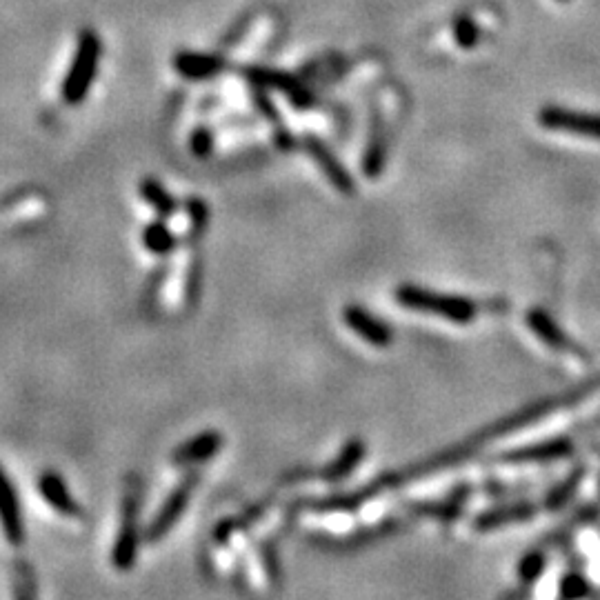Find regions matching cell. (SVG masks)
I'll return each instance as SVG.
<instances>
[{
    "label": "cell",
    "mask_w": 600,
    "mask_h": 600,
    "mask_svg": "<svg viewBox=\"0 0 600 600\" xmlns=\"http://www.w3.org/2000/svg\"><path fill=\"white\" fill-rule=\"evenodd\" d=\"M540 127L552 129V132H565L600 140V114L574 112V109L547 105L538 112Z\"/></svg>",
    "instance_id": "5b68a950"
},
{
    "label": "cell",
    "mask_w": 600,
    "mask_h": 600,
    "mask_svg": "<svg viewBox=\"0 0 600 600\" xmlns=\"http://www.w3.org/2000/svg\"><path fill=\"white\" fill-rule=\"evenodd\" d=\"M343 320H345V325L349 329H352V332L358 338H363L365 343H369V345H374V347H389V345L394 343L392 327H389L387 323H383V320H380V318H376L365 307H360V305L345 307Z\"/></svg>",
    "instance_id": "ba28073f"
},
{
    "label": "cell",
    "mask_w": 600,
    "mask_h": 600,
    "mask_svg": "<svg viewBox=\"0 0 600 600\" xmlns=\"http://www.w3.org/2000/svg\"><path fill=\"white\" fill-rule=\"evenodd\" d=\"M454 38H456V43L463 49H472L478 43V38H480V32H478L474 20L467 18V16L460 18L456 23V27H454Z\"/></svg>",
    "instance_id": "d4e9b609"
},
{
    "label": "cell",
    "mask_w": 600,
    "mask_h": 600,
    "mask_svg": "<svg viewBox=\"0 0 600 600\" xmlns=\"http://www.w3.org/2000/svg\"><path fill=\"white\" fill-rule=\"evenodd\" d=\"M527 325L540 340H543L545 345L554 347V349H563V352H569V354L585 356V349L580 347L576 340L569 338L565 334V329L560 327L556 320L545 312V309H532V312L527 314Z\"/></svg>",
    "instance_id": "7c38bea8"
},
{
    "label": "cell",
    "mask_w": 600,
    "mask_h": 600,
    "mask_svg": "<svg viewBox=\"0 0 600 600\" xmlns=\"http://www.w3.org/2000/svg\"><path fill=\"white\" fill-rule=\"evenodd\" d=\"M138 505L140 487L138 480H132V489H127L123 500V516H120V529L114 543V567L120 572H129L136 563L138 554Z\"/></svg>",
    "instance_id": "277c9868"
},
{
    "label": "cell",
    "mask_w": 600,
    "mask_h": 600,
    "mask_svg": "<svg viewBox=\"0 0 600 600\" xmlns=\"http://www.w3.org/2000/svg\"><path fill=\"white\" fill-rule=\"evenodd\" d=\"M100 54H103V45H100L98 34L92 32V29H85V32L78 36L76 54L63 83V98L67 105H80L89 94V89H92V83L98 74Z\"/></svg>",
    "instance_id": "3957f363"
},
{
    "label": "cell",
    "mask_w": 600,
    "mask_h": 600,
    "mask_svg": "<svg viewBox=\"0 0 600 600\" xmlns=\"http://www.w3.org/2000/svg\"><path fill=\"white\" fill-rule=\"evenodd\" d=\"M574 452V443L565 436L549 438L543 443L516 447L512 452H505L498 460L509 465H527V463H552V460L565 458Z\"/></svg>",
    "instance_id": "9c48e42d"
},
{
    "label": "cell",
    "mask_w": 600,
    "mask_h": 600,
    "mask_svg": "<svg viewBox=\"0 0 600 600\" xmlns=\"http://www.w3.org/2000/svg\"><path fill=\"white\" fill-rule=\"evenodd\" d=\"M545 567H547V558H545V554L543 552H529V554H525L523 558H520V563H518V576H520V580H523V583H534L536 578H540L543 576V572H545Z\"/></svg>",
    "instance_id": "7402d4cb"
},
{
    "label": "cell",
    "mask_w": 600,
    "mask_h": 600,
    "mask_svg": "<svg viewBox=\"0 0 600 600\" xmlns=\"http://www.w3.org/2000/svg\"><path fill=\"white\" fill-rule=\"evenodd\" d=\"M38 494L43 496L45 503L54 509L56 514L65 516V518H83V507L78 505V500H74L69 487L65 485V480L60 478L56 472H43L38 476Z\"/></svg>",
    "instance_id": "8fae6325"
},
{
    "label": "cell",
    "mask_w": 600,
    "mask_h": 600,
    "mask_svg": "<svg viewBox=\"0 0 600 600\" xmlns=\"http://www.w3.org/2000/svg\"><path fill=\"white\" fill-rule=\"evenodd\" d=\"M174 67L178 74L200 80V78H209V76H216L218 72H223V60L212 54L180 52L174 58Z\"/></svg>",
    "instance_id": "e0dca14e"
},
{
    "label": "cell",
    "mask_w": 600,
    "mask_h": 600,
    "mask_svg": "<svg viewBox=\"0 0 600 600\" xmlns=\"http://www.w3.org/2000/svg\"><path fill=\"white\" fill-rule=\"evenodd\" d=\"M0 529L9 545L18 547L25 543L23 509H20L16 489L3 467H0Z\"/></svg>",
    "instance_id": "52a82bcc"
},
{
    "label": "cell",
    "mask_w": 600,
    "mask_h": 600,
    "mask_svg": "<svg viewBox=\"0 0 600 600\" xmlns=\"http://www.w3.org/2000/svg\"><path fill=\"white\" fill-rule=\"evenodd\" d=\"M536 514H538V507L534 503H514V505L489 509V512L480 514L476 518L474 527L478 532H494V529L509 523H523V520L534 518Z\"/></svg>",
    "instance_id": "9a60e30c"
},
{
    "label": "cell",
    "mask_w": 600,
    "mask_h": 600,
    "mask_svg": "<svg viewBox=\"0 0 600 600\" xmlns=\"http://www.w3.org/2000/svg\"><path fill=\"white\" fill-rule=\"evenodd\" d=\"M363 456H365V443L358 438H352L343 449H340L336 460H332V463L320 472V478L327 480V483H338V480H343L345 476L354 472V469L360 465V460H363Z\"/></svg>",
    "instance_id": "2e32d148"
},
{
    "label": "cell",
    "mask_w": 600,
    "mask_h": 600,
    "mask_svg": "<svg viewBox=\"0 0 600 600\" xmlns=\"http://www.w3.org/2000/svg\"><path fill=\"white\" fill-rule=\"evenodd\" d=\"M220 449H223V434L203 432L180 445L174 452L172 460H174V465H185V467L198 465V463H205V460L216 456Z\"/></svg>",
    "instance_id": "5bb4252c"
},
{
    "label": "cell",
    "mask_w": 600,
    "mask_h": 600,
    "mask_svg": "<svg viewBox=\"0 0 600 600\" xmlns=\"http://www.w3.org/2000/svg\"><path fill=\"white\" fill-rule=\"evenodd\" d=\"M214 149V136L209 129H196L194 136H192V152L200 158L209 156V152Z\"/></svg>",
    "instance_id": "484cf974"
},
{
    "label": "cell",
    "mask_w": 600,
    "mask_h": 600,
    "mask_svg": "<svg viewBox=\"0 0 600 600\" xmlns=\"http://www.w3.org/2000/svg\"><path fill=\"white\" fill-rule=\"evenodd\" d=\"M305 149L309 152V156H312L314 163L320 167V172L327 176L329 183H332L340 194L352 196L356 192V183L352 174L347 172V167L340 163L332 149H329L325 143H320L316 136H309L305 140Z\"/></svg>",
    "instance_id": "30bf717a"
},
{
    "label": "cell",
    "mask_w": 600,
    "mask_h": 600,
    "mask_svg": "<svg viewBox=\"0 0 600 600\" xmlns=\"http://www.w3.org/2000/svg\"><path fill=\"white\" fill-rule=\"evenodd\" d=\"M598 389H600V374L585 380V383L576 385L574 389H569V392H565V394L536 400V403L518 409L516 414L498 420L496 425L480 429L478 434H474L472 438L465 440V443H460L452 449H447V452H443V454L425 460V463L405 467V469H400V472L387 474L383 478L374 480L372 485H367L365 489H358V492H354L352 500L356 505H360V503H365V500L374 498L378 492H383L385 487H398V485L412 483V480H420V478H425L429 474H436V472H440V469H447V467H454L458 463H463V460L472 458L478 452V449H483L487 443H492V440L505 436V434L518 432V429H523L527 425H534V423H538L540 418L554 414V412H558V409L572 407L574 403H578V400H583L587 396H592L594 392H598Z\"/></svg>",
    "instance_id": "6da1fadb"
},
{
    "label": "cell",
    "mask_w": 600,
    "mask_h": 600,
    "mask_svg": "<svg viewBox=\"0 0 600 600\" xmlns=\"http://www.w3.org/2000/svg\"><path fill=\"white\" fill-rule=\"evenodd\" d=\"M196 483H198V474H189L183 483H180L174 492L169 494V498L165 500L163 507L158 509V514L154 516V520L147 527L145 538L149 540V543H158L160 538H165L169 532H172V527L178 523V518L183 516L189 498H192Z\"/></svg>",
    "instance_id": "8992f818"
},
{
    "label": "cell",
    "mask_w": 600,
    "mask_h": 600,
    "mask_svg": "<svg viewBox=\"0 0 600 600\" xmlns=\"http://www.w3.org/2000/svg\"><path fill=\"white\" fill-rule=\"evenodd\" d=\"M583 469H576V472H572L569 474L563 483L560 485H556L554 487V492L547 496V507L549 509H558V507H563L569 498H572V494L576 492L578 489V485H580V480H583Z\"/></svg>",
    "instance_id": "44dd1931"
},
{
    "label": "cell",
    "mask_w": 600,
    "mask_h": 600,
    "mask_svg": "<svg viewBox=\"0 0 600 600\" xmlns=\"http://www.w3.org/2000/svg\"><path fill=\"white\" fill-rule=\"evenodd\" d=\"M560 3H567V0H560Z\"/></svg>",
    "instance_id": "4316f807"
},
{
    "label": "cell",
    "mask_w": 600,
    "mask_h": 600,
    "mask_svg": "<svg viewBox=\"0 0 600 600\" xmlns=\"http://www.w3.org/2000/svg\"><path fill=\"white\" fill-rule=\"evenodd\" d=\"M143 245L156 256H167L174 252L176 236L172 234V229L165 225V218L154 220V223H149L143 229Z\"/></svg>",
    "instance_id": "ffe728a7"
},
{
    "label": "cell",
    "mask_w": 600,
    "mask_h": 600,
    "mask_svg": "<svg viewBox=\"0 0 600 600\" xmlns=\"http://www.w3.org/2000/svg\"><path fill=\"white\" fill-rule=\"evenodd\" d=\"M592 594V585H589V580L578 574V572H569L567 576H563L558 587V596L560 598H585Z\"/></svg>",
    "instance_id": "603a6c76"
},
{
    "label": "cell",
    "mask_w": 600,
    "mask_h": 600,
    "mask_svg": "<svg viewBox=\"0 0 600 600\" xmlns=\"http://www.w3.org/2000/svg\"><path fill=\"white\" fill-rule=\"evenodd\" d=\"M378 120L380 118H374L372 134H369V143L363 158V169L367 178H378L387 160V136H385L383 123H378Z\"/></svg>",
    "instance_id": "ac0fdd59"
},
{
    "label": "cell",
    "mask_w": 600,
    "mask_h": 600,
    "mask_svg": "<svg viewBox=\"0 0 600 600\" xmlns=\"http://www.w3.org/2000/svg\"><path fill=\"white\" fill-rule=\"evenodd\" d=\"M247 74L252 78V83L267 89H276V92L292 98L296 107L312 105V94H309L305 85H300L294 76L278 72V69H249Z\"/></svg>",
    "instance_id": "4fadbf2b"
},
{
    "label": "cell",
    "mask_w": 600,
    "mask_h": 600,
    "mask_svg": "<svg viewBox=\"0 0 600 600\" xmlns=\"http://www.w3.org/2000/svg\"><path fill=\"white\" fill-rule=\"evenodd\" d=\"M467 496H469V487H460V489H456L452 496L445 498L440 505L429 507V514H434V516L443 518V520H452L460 514V509H463Z\"/></svg>",
    "instance_id": "cb8c5ba5"
},
{
    "label": "cell",
    "mask_w": 600,
    "mask_h": 600,
    "mask_svg": "<svg viewBox=\"0 0 600 600\" xmlns=\"http://www.w3.org/2000/svg\"><path fill=\"white\" fill-rule=\"evenodd\" d=\"M394 298L398 305L407 309L445 318L449 323L456 325L474 323L478 316V305L472 298L436 292V289H427L420 285H400L394 292Z\"/></svg>",
    "instance_id": "7a4b0ae2"
},
{
    "label": "cell",
    "mask_w": 600,
    "mask_h": 600,
    "mask_svg": "<svg viewBox=\"0 0 600 600\" xmlns=\"http://www.w3.org/2000/svg\"><path fill=\"white\" fill-rule=\"evenodd\" d=\"M140 196L147 205L154 207V212L160 218H169L176 214V200L172 198V194L167 192V189L158 183L156 178H145L143 183H140Z\"/></svg>",
    "instance_id": "d6986e66"
}]
</instances>
